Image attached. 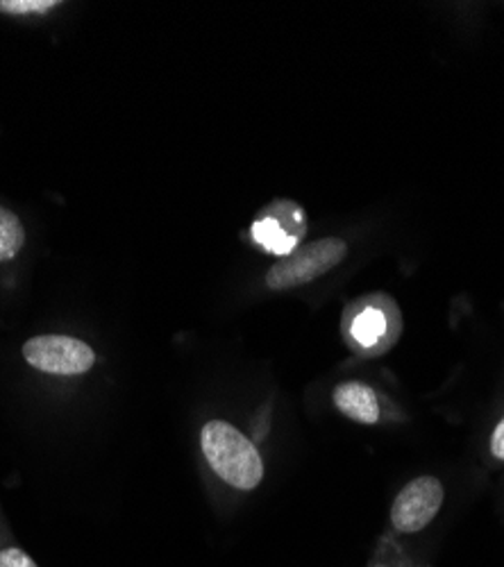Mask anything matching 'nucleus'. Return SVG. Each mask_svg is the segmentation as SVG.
<instances>
[{"label": "nucleus", "instance_id": "f257e3e1", "mask_svg": "<svg viewBox=\"0 0 504 567\" xmlns=\"http://www.w3.org/2000/svg\"><path fill=\"white\" fill-rule=\"evenodd\" d=\"M203 454L209 467L237 491H255L264 480V461L250 439L225 420L207 422L200 432Z\"/></svg>", "mask_w": 504, "mask_h": 567}, {"label": "nucleus", "instance_id": "f03ea898", "mask_svg": "<svg viewBox=\"0 0 504 567\" xmlns=\"http://www.w3.org/2000/svg\"><path fill=\"white\" fill-rule=\"evenodd\" d=\"M348 257V246L343 239H320L305 244L282 261L275 264L266 275V287L272 291H289L305 287V284L323 277L337 268Z\"/></svg>", "mask_w": 504, "mask_h": 567}, {"label": "nucleus", "instance_id": "7ed1b4c3", "mask_svg": "<svg viewBox=\"0 0 504 567\" xmlns=\"http://www.w3.org/2000/svg\"><path fill=\"white\" fill-rule=\"evenodd\" d=\"M21 354L25 363L43 374L58 377H78L86 374L96 365V352L89 343L62 337V334H41L23 343Z\"/></svg>", "mask_w": 504, "mask_h": 567}, {"label": "nucleus", "instance_id": "20e7f679", "mask_svg": "<svg viewBox=\"0 0 504 567\" xmlns=\"http://www.w3.org/2000/svg\"><path fill=\"white\" fill-rule=\"evenodd\" d=\"M443 504V486L434 477L409 482L391 506V523L400 534H416L425 529Z\"/></svg>", "mask_w": 504, "mask_h": 567}, {"label": "nucleus", "instance_id": "39448f33", "mask_svg": "<svg viewBox=\"0 0 504 567\" xmlns=\"http://www.w3.org/2000/svg\"><path fill=\"white\" fill-rule=\"evenodd\" d=\"M335 406L359 424H376L380 420V402L371 386L346 382L335 389Z\"/></svg>", "mask_w": 504, "mask_h": 567}, {"label": "nucleus", "instance_id": "423d86ee", "mask_svg": "<svg viewBox=\"0 0 504 567\" xmlns=\"http://www.w3.org/2000/svg\"><path fill=\"white\" fill-rule=\"evenodd\" d=\"M25 244V229L17 214L0 207V261L14 259Z\"/></svg>", "mask_w": 504, "mask_h": 567}, {"label": "nucleus", "instance_id": "0eeeda50", "mask_svg": "<svg viewBox=\"0 0 504 567\" xmlns=\"http://www.w3.org/2000/svg\"><path fill=\"white\" fill-rule=\"evenodd\" d=\"M384 332H387V320L380 309L369 307L352 320V337L361 348H373Z\"/></svg>", "mask_w": 504, "mask_h": 567}, {"label": "nucleus", "instance_id": "6e6552de", "mask_svg": "<svg viewBox=\"0 0 504 567\" xmlns=\"http://www.w3.org/2000/svg\"><path fill=\"white\" fill-rule=\"evenodd\" d=\"M255 236H257L259 244H264L268 250L278 252V255H285V252H289L296 246V239H291V236H287L282 231L278 220H261V223H257Z\"/></svg>", "mask_w": 504, "mask_h": 567}, {"label": "nucleus", "instance_id": "1a4fd4ad", "mask_svg": "<svg viewBox=\"0 0 504 567\" xmlns=\"http://www.w3.org/2000/svg\"><path fill=\"white\" fill-rule=\"evenodd\" d=\"M58 0H0V12L6 14H45L58 8Z\"/></svg>", "mask_w": 504, "mask_h": 567}, {"label": "nucleus", "instance_id": "9d476101", "mask_svg": "<svg viewBox=\"0 0 504 567\" xmlns=\"http://www.w3.org/2000/svg\"><path fill=\"white\" fill-rule=\"evenodd\" d=\"M0 567H39L17 543L0 540Z\"/></svg>", "mask_w": 504, "mask_h": 567}, {"label": "nucleus", "instance_id": "9b49d317", "mask_svg": "<svg viewBox=\"0 0 504 567\" xmlns=\"http://www.w3.org/2000/svg\"><path fill=\"white\" fill-rule=\"evenodd\" d=\"M491 452L504 461V417L500 420V424L493 432V439H491Z\"/></svg>", "mask_w": 504, "mask_h": 567}]
</instances>
